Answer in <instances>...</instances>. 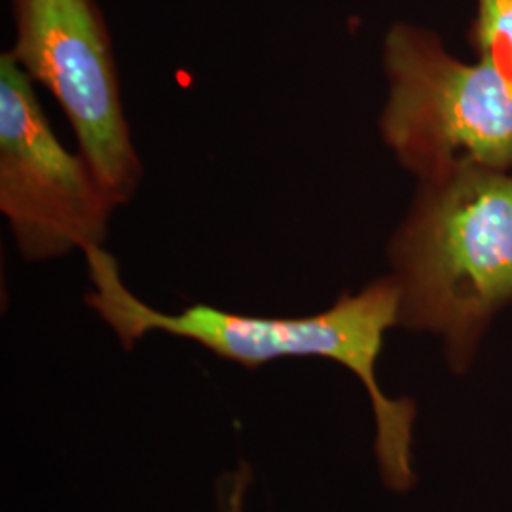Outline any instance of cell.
Here are the masks:
<instances>
[{
	"label": "cell",
	"instance_id": "1",
	"mask_svg": "<svg viewBox=\"0 0 512 512\" xmlns=\"http://www.w3.org/2000/svg\"><path fill=\"white\" fill-rule=\"evenodd\" d=\"M82 255L93 285L84 300L126 349L150 332H165L245 368L287 357H319L346 366L363 382L372 403L374 454L385 486L397 494L416 486L412 427L418 408L410 399L387 397L376 378L385 332L399 325L401 315V289L393 275L368 283L357 294L344 293L329 310L306 317H258L207 304L165 313L129 291L116 258L105 247Z\"/></svg>",
	"mask_w": 512,
	"mask_h": 512
},
{
	"label": "cell",
	"instance_id": "2",
	"mask_svg": "<svg viewBox=\"0 0 512 512\" xmlns=\"http://www.w3.org/2000/svg\"><path fill=\"white\" fill-rule=\"evenodd\" d=\"M399 325L444 340L467 372L492 319L512 302V169L459 165L420 183L389 243Z\"/></svg>",
	"mask_w": 512,
	"mask_h": 512
},
{
	"label": "cell",
	"instance_id": "3",
	"mask_svg": "<svg viewBox=\"0 0 512 512\" xmlns=\"http://www.w3.org/2000/svg\"><path fill=\"white\" fill-rule=\"evenodd\" d=\"M385 147L420 183L459 165L512 169V74L488 59L463 63L439 35L395 23L384 38Z\"/></svg>",
	"mask_w": 512,
	"mask_h": 512
},
{
	"label": "cell",
	"instance_id": "4",
	"mask_svg": "<svg viewBox=\"0 0 512 512\" xmlns=\"http://www.w3.org/2000/svg\"><path fill=\"white\" fill-rule=\"evenodd\" d=\"M16 40L8 54L52 93L71 122L78 152L120 205L145 167L131 137L109 27L95 0H10Z\"/></svg>",
	"mask_w": 512,
	"mask_h": 512
},
{
	"label": "cell",
	"instance_id": "5",
	"mask_svg": "<svg viewBox=\"0 0 512 512\" xmlns=\"http://www.w3.org/2000/svg\"><path fill=\"white\" fill-rule=\"evenodd\" d=\"M118 207L88 160L57 139L33 80L0 55V211L19 255L44 262L103 247Z\"/></svg>",
	"mask_w": 512,
	"mask_h": 512
},
{
	"label": "cell",
	"instance_id": "6",
	"mask_svg": "<svg viewBox=\"0 0 512 512\" xmlns=\"http://www.w3.org/2000/svg\"><path fill=\"white\" fill-rule=\"evenodd\" d=\"M469 42L478 59L512 74V0H476Z\"/></svg>",
	"mask_w": 512,
	"mask_h": 512
},
{
	"label": "cell",
	"instance_id": "7",
	"mask_svg": "<svg viewBox=\"0 0 512 512\" xmlns=\"http://www.w3.org/2000/svg\"><path fill=\"white\" fill-rule=\"evenodd\" d=\"M230 512H239V495H236V499H234V509Z\"/></svg>",
	"mask_w": 512,
	"mask_h": 512
}]
</instances>
